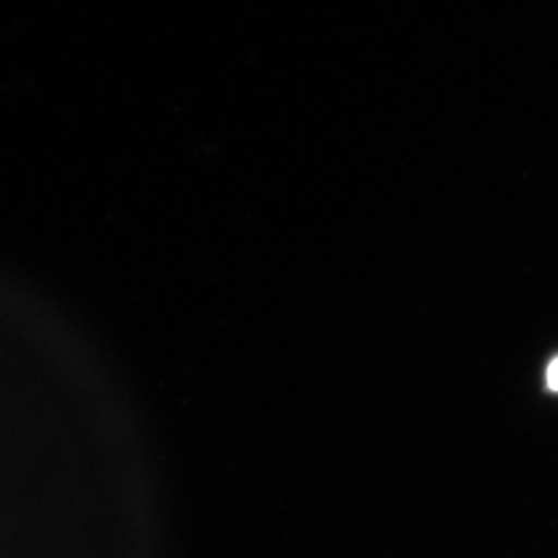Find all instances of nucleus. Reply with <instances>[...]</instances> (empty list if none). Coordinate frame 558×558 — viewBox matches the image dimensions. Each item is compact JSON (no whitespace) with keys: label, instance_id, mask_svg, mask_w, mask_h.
Returning a JSON list of instances; mask_svg holds the SVG:
<instances>
[{"label":"nucleus","instance_id":"nucleus-1","mask_svg":"<svg viewBox=\"0 0 558 558\" xmlns=\"http://www.w3.org/2000/svg\"><path fill=\"white\" fill-rule=\"evenodd\" d=\"M546 383H548V389H550V391H557L558 393V359L553 360V362L548 364Z\"/></svg>","mask_w":558,"mask_h":558}]
</instances>
